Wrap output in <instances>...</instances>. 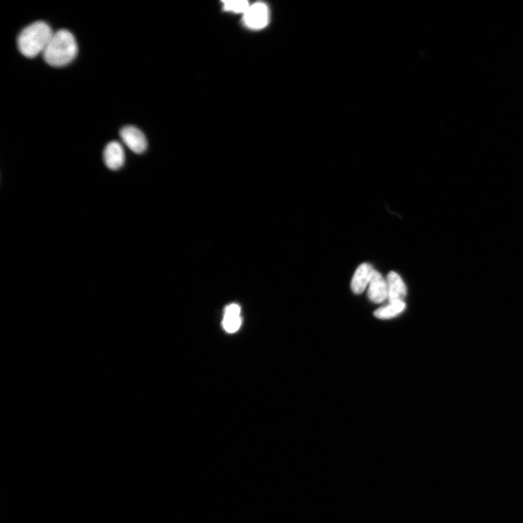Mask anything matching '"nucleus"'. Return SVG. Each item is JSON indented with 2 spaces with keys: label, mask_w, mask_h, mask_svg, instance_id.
I'll list each match as a JSON object with an SVG mask.
<instances>
[{
  "label": "nucleus",
  "mask_w": 523,
  "mask_h": 523,
  "mask_svg": "<svg viewBox=\"0 0 523 523\" xmlns=\"http://www.w3.org/2000/svg\"><path fill=\"white\" fill-rule=\"evenodd\" d=\"M78 45L74 35L66 30L54 33L43 52L47 64L62 67L69 64L76 57Z\"/></svg>",
  "instance_id": "1"
},
{
  "label": "nucleus",
  "mask_w": 523,
  "mask_h": 523,
  "mask_svg": "<svg viewBox=\"0 0 523 523\" xmlns=\"http://www.w3.org/2000/svg\"><path fill=\"white\" fill-rule=\"evenodd\" d=\"M224 9L236 13H245L250 8V4L246 0H229L224 1Z\"/></svg>",
  "instance_id": "11"
},
{
  "label": "nucleus",
  "mask_w": 523,
  "mask_h": 523,
  "mask_svg": "<svg viewBox=\"0 0 523 523\" xmlns=\"http://www.w3.org/2000/svg\"><path fill=\"white\" fill-rule=\"evenodd\" d=\"M386 280L389 301H404L403 300L407 294V289L399 275L392 271L389 274Z\"/></svg>",
  "instance_id": "8"
},
{
  "label": "nucleus",
  "mask_w": 523,
  "mask_h": 523,
  "mask_svg": "<svg viewBox=\"0 0 523 523\" xmlns=\"http://www.w3.org/2000/svg\"><path fill=\"white\" fill-rule=\"evenodd\" d=\"M240 314L241 308L237 304H231L226 309L223 325L227 333L238 331L242 323Z\"/></svg>",
  "instance_id": "9"
},
{
  "label": "nucleus",
  "mask_w": 523,
  "mask_h": 523,
  "mask_svg": "<svg viewBox=\"0 0 523 523\" xmlns=\"http://www.w3.org/2000/svg\"><path fill=\"white\" fill-rule=\"evenodd\" d=\"M374 269L368 263H363L357 268L351 282V289L353 293H363L369 285Z\"/></svg>",
  "instance_id": "7"
},
{
  "label": "nucleus",
  "mask_w": 523,
  "mask_h": 523,
  "mask_svg": "<svg viewBox=\"0 0 523 523\" xmlns=\"http://www.w3.org/2000/svg\"><path fill=\"white\" fill-rule=\"evenodd\" d=\"M406 306L404 301L390 302L389 305L377 309L374 315L379 319H391L402 314Z\"/></svg>",
  "instance_id": "10"
},
{
  "label": "nucleus",
  "mask_w": 523,
  "mask_h": 523,
  "mask_svg": "<svg viewBox=\"0 0 523 523\" xmlns=\"http://www.w3.org/2000/svg\"><path fill=\"white\" fill-rule=\"evenodd\" d=\"M103 159L105 166L111 171H118L123 167L125 161V154L122 145L113 142L105 148Z\"/></svg>",
  "instance_id": "6"
},
{
  "label": "nucleus",
  "mask_w": 523,
  "mask_h": 523,
  "mask_svg": "<svg viewBox=\"0 0 523 523\" xmlns=\"http://www.w3.org/2000/svg\"><path fill=\"white\" fill-rule=\"evenodd\" d=\"M269 11L263 3H257L250 6L243 14V23L251 30H262L268 25Z\"/></svg>",
  "instance_id": "3"
},
{
  "label": "nucleus",
  "mask_w": 523,
  "mask_h": 523,
  "mask_svg": "<svg viewBox=\"0 0 523 523\" xmlns=\"http://www.w3.org/2000/svg\"><path fill=\"white\" fill-rule=\"evenodd\" d=\"M368 297L374 304H378L388 299V284L381 274L374 270L369 285Z\"/></svg>",
  "instance_id": "5"
},
{
  "label": "nucleus",
  "mask_w": 523,
  "mask_h": 523,
  "mask_svg": "<svg viewBox=\"0 0 523 523\" xmlns=\"http://www.w3.org/2000/svg\"><path fill=\"white\" fill-rule=\"evenodd\" d=\"M54 33L43 21H37L25 27L18 38V47L26 58L33 59L44 52Z\"/></svg>",
  "instance_id": "2"
},
{
  "label": "nucleus",
  "mask_w": 523,
  "mask_h": 523,
  "mask_svg": "<svg viewBox=\"0 0 523 523\" xmlns=\"http://www.w3.org/2000/svg\"><path fill=\"white\" fill-rule=\"evenodd\" d=\"M120 137L124 144L135 154H143L147 149L148 143L145 134L135 127H123Z\"/></svg>",
  "instance_id": "4"
}]
</instances>
